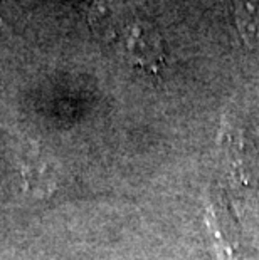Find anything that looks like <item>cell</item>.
<instances>
[{
  "label": "cell",
  "instance_id": "1",
  "mask_svg": "<svg viewBox=\"0 0 259 260\" xmlns=\"http://www.w3.org/2000/svg\"><path fill=\"white\" fill-rule=\"evenodd\" d=\"M120 41H123L130 62L138 69L157 74L165 68L167 56H165L163 41L152 25L138 20L130 22Z\"/></svg>",
  "mask_w": 259,
  "mask_h": 260
},
{
  "label": "cell",
  "instance_id": "2",
  "mask_svg": "<svg viewBox=\"0 0 259 260\" xmlns=\"http://www.w3.org/2000/svg\"><path fill=\"white\" fill-rule=\"evenodd\" d=\"M90 24L98 37L104 41H120L130 22L126 20L125 9L113 0H100L91 7Z\"/></svg>",
  "mask_w": 259,
  "mask_h": 260
},
{
  "label": "cell",
  "instance_id": "3",
  "mask_svg": "<svg viewBox=\"0 0 259 260\" xmlns=\"http://www.w3.org/2000/svg\"><path fill=\"white\" fill-rule=\"evenodd\" d=\"M236 10L242 39L259 52V0H236Z\"/></svg>",
  "mask_w": 259,
  "mask_h": 260
}]
</instances>
